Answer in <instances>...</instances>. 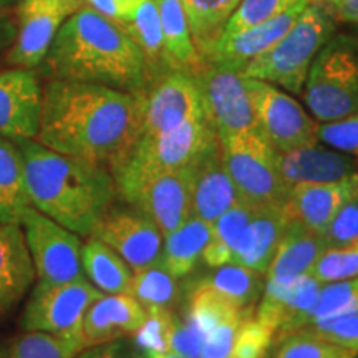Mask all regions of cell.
Instances as JSON below:
<instances>
[{
    "label": "cell",
    "mask_w": 358,
    "mask_h": 358,
    "mask_svg": "<svg viewBox=\"0 0 358 358\" xmlns=\"http://www.w3.org/2000/svg\"><path fill=\"white\" fill-rule=\"evenodd\" d=\"M29 208L24 156L15 141L0 136V224H20Z\"/></svg>",
    "instance_id": "4316f807"
},
{
    "label": "cell",
    "mask_w": 358,
    "mask_h": 358,
    "mask_svg": "<svg viewBox=\"0 0 358 358\" xmlns=\"http://www.w3.org/2000/svg\"><path fill=\"white\" fill-rule=\"evenodd\" d=\"M145 93L52 78L42 88L35 140L113 171L140 138Z\"/></svg>",
    "instance_id": "6da1fadb"
},
{
    "label": "cell",
    "mask_w": 358,
    "mask_h": 358,
    "mask_svg": "<svg viewBox=\"0 0 358 358\" xmlns=\"http://www.w3.org/2000/svg\"><path fill=\"white\" fill-rule=\"evenodd\" d=\"M241 0H181L191 37L206 62Z\"/></svg>",
    "instance_id": "4dcf8cb0"
},
{
    "label": "cell",
    "mask_w": 358,
    "mask_h": 358,
    "mask_svg": "<svg viewBox=\"0 0 358 358\" xmlns=\"http://www.w3.org/2000/svg\"><path fill=\"white\" fill-rule=\"evenodd\" d=\"M20 0H0V55L10 50L17 37V13L13 8L19 7Z\"/></svg>",
    "instance_id": "7dc6e473"
},
{
    "label": "cell",
    "mask_w": 358,
    "mask_h": 358,
    "mask_svg": "<svg viewBox=\"0 0 358 358\" xmlns=\"http://www.w3.org/2000/svg\"><path fill=\"white\" fill-rule=\"evenodd\" d=\"M317 140L358 159V111L334 122L317 123Z\"/></svg>",
    "instance_id": "b9f144b4"
},
{
    "label": "cell",
    "mask_w": 358,
    "mask_h": 358,
    "mask_svg": "<svg viewBox=\"0 0 358 358\" xmlns=\"http://www.w3.org/2000/svg\"><path fill=\"white\" fill-rule=\"evenodd\" d=\"M120 27L138 45L143 57H145L150 83L173 70L168 60L166 48H164L156 0H145L143 6L138 8V12L134 13L133 19Z\"/></svg>",
    "instance_id": "f546056e"
},
{
    "label": "cell",
    "mask_w": 358,
    "mask_h": 358,
    "mask_svg": "<svg viewBox=\"0 0 358 358\" xmlns=\"http://www.w3.org/2000/svg\"><path fill=\"white\" fill-rule=\"evenodd\" d=\"M307 3V0H303L261 25L250 27V29L231 35V37H221L204 64H214L243 73V70L254 58L262 55L272 45L279 42L282 35L292 27Z\"/></svg>",
    "instance_id": "d6986e66"
},
{
    "label": "cell",
    "mask_w": 358,
    "mask_h": 358,
    "mask_svg": "<svg viewBox=\"0 0 358 358\" xmlns=\"http://www.w3.org/2000/svg\"><path fill=\"white\" fill-rule=\"evenodd\" d=\"M252 206L239 201L231 209H227L216 222L211 224V237L201 257L206 267L214 268L232 261L236 245L252 216Z\"/></svg>",
    "instance_id": "d6a6232c"
},
{
    "label": "cell",
    "mask_w": 358,
    "mask_h": 358,
    "mask_svg": "<svg viewBox=\"0 0 358 358\" xmlns=\"http://www.w3.org/2000/svg\"><path fill=\"white\" fill-rule=\"evenodd\" d=\"M287 222L289 219L285 216L284 208L277 206L254 208L252 216L236 245L231 262L266 275Z\"/></svg>",
    "instance_id": "cb8c5ba5"
},
{
    "label": "cell",
    "mask_w": 358,
    "mask_h": 358,
    "mask_svg": "<svg viewBox=\"0 0 358 358\" xmlns=\"http://www.w3.org/2000/svg\"><path fill=\"white\" fill-rule=\"evenodd\" d=\"M322 282L312 272L290 279H266L254 317L274 330V343L306 329L315 307Z\"/></svg>",
    "instance_id": "2e32d148"
},
{
    "label": "cell",
    "mask_w": 358,
    "mask_h": 358,
    "mask_svg": "<svg viewBox=\"0 0 358 358\" xmlns=\"http://www.w3.org/2000/svg\"><path fill=\"white\" fill-rule=\"evenodd\" d=\"M335 20L358 25V0H332L329 6Z\"/></svg>",
    "instance_id": "681fc988"
},
{
    "label": "cell",
    "mask_w": 358,
    "mask_h": 358,
    "mask_svg": "<svg viewBox=\"0 0 358 358\" xmlns=\"http://www.w3.org/2000/svg\"><path fill=\"white\" fill-rule=\"evenodd\" d=\"M277 163L289 189L299 185L340 181L358 174L357 158L319 143L284 153L277 151Z\"/></svg>",
    "instance_id": "ffe728a7"
},
{
    "label": "cell",
    "mask_w": 358,
    "mask_h": 358,
    "mask_svg": "<svg viewBox=\"0 0 358 358\" xmlns=\"http://www.w3.org/2000/svg\"><path fill=\"white\" fill-rule=\"evenodd\" d=\"M241 201L224 166L221 143L191 164V216L213 224Z\"/></svg>",
    "instance_id": "44dd1931"
},
{
    "label": "cell",
    "mask_w": 358,
    "mask_h": 358,
    "mask_svg": "<svg viewBox=\"0 0 358 358\" xmlns=\"http://www.w3.org/2000/svg\"><path fill=\"white\" fill-rule=\"evenodd\" d=\"M275 345L277 350L274 358H355L358 355L350 348L329 342L303 330L287 335Z\"/></svg>",
    "instance_id": "8d00e7d4"
},
{
    "label": "cell",
    "mask_w": 358,
    "mask_h": 358,
    "mask_svg": "<svg viewBox=\"0 0 358 358\" xmlns=\"http://www.w3.org/2000/svg\"><path fill=\"white\" fill-rule=\"evenodd\" d=\"M143 2L145 0H83L85 6L118 25L131 20Z\"/></svg>",
    "instance_id": "bcb514c9"
},
{
    "label": "cell",
    "mask_w": 358,
    "mask_h": 358,
    "mask_svg": "<svg viewBox=\"0 0 358 358\" xmlns=\"http://www.w3.org/2000/svg\"><path fill=\"white\" fill-rule=\"evenodd\" d=\"M35 271L20 224H0V319L29 292Z\"/></svg>",
    "instance_id": "603a6c76"
},
{
    "label": "cell",
    "mask_w": 358,
    "mask_h": 358,
    "mask_svg": "<svg viewBox=\"0 0 358 358\" xmlns=\"http://www.w3.org/2000/svg\"><path fill=\"white\" fill-rule=\"evenodd\" d=\"M224 166L241 201L252 208H284L289 187L280 176L277 150L259 129L219 140Z\"/></svg>",
    "instance_id": "52a82bcc"
},
{
    "label": "cell",
    "mask_w": 358,
    "mask_h": 358,
    "mask_svg": "<svg viewBox=\"0 0 358 358\" xmlns=\"http://www.w3.org/2000/svg\"><path fill=\"white\" fill-rule=\"evenodd\" d=\"M201 347H203V338L198 330L181 315L174 313L169 350L182 358H201Z\"/></svg>",
    "instance_id": "f6af8a7d"
},
{
    "label": "cell",
    "mask_w": 358,
    "mask_h": 358,
    "mask_svg": "<svg viewBox=\"0 0 358 358\" xmlns=\"http://www.w3.org/2000/svg\"><path fill=\"white\" fill-rule=\"evenodd\" d=\"M257 128L279 153L315 145L317 122L299 101L264 80L244 77Z\"/></svg>",
    "instance_id": "30bf717a"
},
{
    "label": "cell",
    "mask_w": 358,
    "mask_h": 358,
    "mask_svg": "<svg viewBox=\"0 0 358 358\" xmlns=\"http://www.w3.org/2000/svg\"><path fill=\"white\" fill-rule=\"evenodd\" d=\"M334 30L332 12L319 3H307L279 42L254 58L241 75L264 80L299 95L313 58L334 37Z\"/></svg>",
    "instance_id": "277c9868"
},
{
    "label": "cell",
    "mask_w": 358,
    "mask_h": 358,
    "mask_svg": "<svg viewBox=\"0 0 358 358\" xmlns=\"http://www.w3.org/2000/svg\"><path fill=\"white\" fill-rule=\"evenodd\" d=\"M111 173L118 199L150 217L163 236L191 216V166L150 171L123 163Z\"/></svg>",
    "instance_id": "8992f818"
},
{
    "label": "cell",
    "mask_w": 358,
    "mask_h": 358,
    "mask_svg": "<svg viewBox=\"0 0 358 358\" xmlns=\"http://www.w3.org/2000/svg\"><path fill=\"white\" fill-rule=\"evenodd\" d=\"M156 6H158L161 32H163L164 48L171 69L198 73L204 62L192 42L181 0H156Z\"/></svg>",
    "instance_id": "83f0119b"
},
{
    "label": "cell",
    "mask_w": 358,
    "mask_h": 358,
    "mask_svg": "<svg viewBox=\"0 0 358 358\" xmlns=\"http://www.w3.org/2000/svg\"><path fill=\"white\" fill-rule=\"evenodd\" d=\"M30 203L80 237L92 232L118 199L113 173L103 164L62 155L37 140H19Z\"/></svg>",
    "instance_id": "3957f363"
},
{
    "label": "cell",
    "mask_w": 358,
    "mask_h": 358,
    "mask_svg": "<svg viewBox=\"0 0 358 358\" xmlns=\"http://www.w3.org/2000/svg\"><path fill=\"white\" fill-rule=\"evenodd\" d=\"M208 287L229 301L232 306L245 312H254L261 299L266 275L250 268L229 262L214 267L209 274L201 277Z\"/></svg>",
    "instance_id": "1f68e13d"
},
{
    "label": "cell",
    "mask_w": 358,
    "mask_h": 358,
    "mask_svg": "<svg viewBox=\"0 0 358 358\" xmlns=\"http://www.w3.org/2000/svg\"><path fill=\"white\" fill-rule=\"evenodd\" d=\"M358 313V277L322 284L308 325Z\"/></svg>",
    "instance_id": "d590c367"
},
{
    "label": "cell",
    "mask_w": 358,
    "mask_h": 358,
    "mask_svg": "<svg viewBox=\"0 0 358 358\" xmlns=\"http://www.w3.org/2000/svg\"><path fill=\"white\" fill-rule=\"evenodd\" d=\"M42 85L27 69L0 70V136L35 140L38 131Z\"/></svg>",
    "instance_id": "e0dca14e"
},
{
    "label": "cell",
    "mask_w": 358,
    "mask_h": 358,
    "mask_svg": "<svg viewBox=\"0 0 358 358\" xmlns=\"http://www.w3.org/2000/svg\"><path fill=\"white\" fill-rule=\"evenodd\" d=\"M327 249L345 248L358 239V196L348 201L322 232Z\"/></svg>",
    "instance_id": "7bdbcfd3"
},
{
    "label": "cell",
    "mask_w": 358,
    "mask_h": 358,
    "mask_svg": "<svg viewBox=\"0 0 358 358\" xmlns=\"http://www.w3.org/2000/svg\"><path fill=\"white\" fill-rule=\"evenodd\" d=\"M209 237L211 224L189 216L181 226L164 234L161 266L176 279L189 275L201 262Z\"/></svg>",
    "instance_id": "484cf974"
},
{
    "label": "cell",
    "mask_w": 358,
    "mask_h": 358,
    "mask_svg": "<svg viewBox=\"0 0 358 358\" xmlns=\"http://www.w3.org/2000/svg\"><path fill=\"white\" fill-rule=\"evenodd\" d=\"M83 274L101 294H129L133 268L95 237H87L82 248Z\"/></svg>",
    "instance_id": "f1b7e54d"
},
{
    "label": "cell",
    "mask_w": 358,
    "mask_h": 358,
    "mask_svg": "<svg viewBox=\"0 0 358 358\" xmlns=\"http://www.w3.org/2000/svg\"><path fill=\"white\" fill-rule=\"evenodd\" d=\"M146 320L136 334H133L131 350L143 353L169 352V340L174 322V310L151 308L146 310Z\"/></svg>",
    "instance_id": "f35d334b"
},
{
    "label": "cell",
    "mask_w": 358,
    "mask_h": 358,
    "mask_svg": "<svg viewBox=\"0 0 358 358\" xmlns=\"http://www.w3.org/2000/svg\"><path fill=\"white\" fill-rule=\"evenodd\" d=\"M327 250L324 237L302 224L289 221L266 272V279H290L312 272Z\"/></svg>",
    "instance_id": "d4e9b609"
},
{
    "label": "cell",
    "mask_w": 358,
    "mask_h": 358,
    "mask_svg": "<svg viewBox=\"0 0 358 358\" xmlns=\"http://www.w3.org/2000/svg\"><path fill=\"white\" fill-rule=\"evenodd\" d=\"M92 237L110 245L133 272L161 264L163 232L150 217L123 201L116 199L110 206Z\"/></svg>",
    "instance_id": "7c38bea8"
},
{
    "label": "cell",
    "mask_w": 358,
    "mask_h": 358,
    "mask_svg": "<svg viewBox=\"0 0 358 358\" xmlns=\"http://www.w3.org/2000/svg\"><path fill=\"white\" fill-rule=\"evenodd\" d=\"M194 75L206 113L216 128L219 140L259 129L244 77L239 71L204 64Z\"/></svg>",
    "instance_id": "5bb4252c"
},
{
    "label": "cell",
    "mask_w": 358,
    "mask_h": 358,
    "mask_svg": "<svg viewBox=\"0 0 358 358\" xmlns=\"http://www.w3.org/2000/svg\"><path fill=\"white\" fill-rule=\"evenodd\" d=\"M32 259L35 279L45 284H69L87 279L82 267V237L29 208L20 221Z\"/></svg>",
    "instance_id": "9c48e42d"
},
{
    "label": "cell",
    "mask_w": 358,
    "mask_h": 358,
    "mask_svg": "<svg viewBox=\"0 0 358 358\" xmlns=\"http://www.w3.org/2000/svg\"><path fill=\"white\" fill-rule=\"evenodd\" d=\"M358 196V174L334 182L299 185L289 189L284 213L307 229L322 234L348 201Z\"/></svg>",
    "instance_id": "ac0fdd59"
},
{
    "label": "cell",
    "mask_w": 358,
    "mask_h": 358,
    "mask_svg": "<svg viewBox=\"0 0 358 358\" xmlns=\"http://www.w3.org/2000/svg\"><path fill=\"white\" fill-rule=\"evenodd\" d=\"M322 284L358 277V239L345 248L327 249L312 268Z\"/></svg>",
    "instance_id": "ab89813d"
},
{
    "label": "cell",
    "mask_w": 358,
    "mask_h": 358,
    "mask_svg": "<svg viewBox=\"0 0 358 358\" xmlns=\"http://www.w3.org/2000/svg\"><path fill=\"white\" fill-rule=\"evenodd\" d=\"M146 308L129 294H101L83 319V345H100L136 334L145 324Z\"/></svg>",
    "instance_id": "7402d4cb"
},
{
    "label": "cell",
    "mask_w": 358,
    "mask_h": 358,
    "mask_svg": "<svg viewBox=\"0 0 358 358\" xmlns=\"http://www.w3.org/2000/svg\"><path fill=\"white\" fill-rule=\"evenodd\" d=\"M131 357L133 358H182L176 355L174 352H164V353H143V352H133L131 350Z\"/></svg>",
    "instance_id": "f907efd6"
},
{
    "label": "cell",
    "mask_w": 358,
    "mask_h": 358,
    "mask_svg": "<svg viewBox=\"0 0 358 358\" xmlns=\"http://www.w3.org/2000/svg\"><path fill=\"white\" fill-rule=\"evenodd\" d=\"M133 295L146 310L151 308H166L173 310L179 301L178 279L164 268L161 264L140 268L133 272L131 289Z\"/></svg>",
    "instance_id": "e575fe53"
},
{
    "label": "cell",
    "mask_w": 358,
    "mask_h": 358,
    "mask_svg": "<svg viewBox=\"0 0 358 358\" xmlns=\"http://www.w3.org/2000/svg\"><path fill=\"white\" fill-rule=\"evenodd\" d=\"M83 345L43 332H24L0 338V358H73Z\"/></svg>",
    "instance_id": "836d02e7"
},
{
    "label": "cell",
    "mask_w": 358,
    "mask_h": 358,
    "mask_svg": "<svg viewBox=\"0 0 358 358\" xmlns=\"http://www.w3.org/2000/svg\"><path fill=\"white\" fill-rule=\"evenodd\" d=\"M302 330L358 353V313L322 322V324L306 327Z\"/></svg>",
    "instance_id": "ee69618b"
},
{
    "label": "cell",
    "mask_w": 358,
    "mask_h": 358,
    "mask_svg": "<svg viewBox=\"0 0 358 358\" xmlns=\"http://www.w3.org/2000/svg\"><path fill=\"white\" fill-rule=\"evenodd\" d=\"M299 2H303V0H241L224 27L221 37H231V35L243 32L250 27L261 25L264 22L280 15L282 12L289 10Z\"/></svg>",
    "instance_id": "74e56055"
},
{
    "label": "cell",
    "mask_w": 358,
    "mask_h": 358,
    "mask_svg": "<svg viewBox=\"0 0 358 358\" xmlns=\"http://www.w3.org/2000/svg\"><path fill=\"white\" fill-rule=\"evenodd\" d=\"M275 334L254 315L245 317L237 329L232 358H267Z\"/></svg>",
    "instance_id": "60d3db41"
},
{
    "label": "cell",
    "mask_w": 358,
    "mask_h": 358,
    "mask_svg": "<svg viewBox=\"0 0 358 358\" xmlns=\"http://www.w3.org/2000/svg\"><path fill=\"white\" fill-rule=\"evenodd\" d=\"M73 358H133L131 343L120 338L113 342L100 343V345L85 347Z\"/></svg>",
    "instance_id": "c3c4849f"
},
{
    "label": "cell",
    "mask_w": 358,
    "mask_h": 358,
    "mask_svg": "<svg viewBox=\"0 0 358 358\" xmlns=\"http://www.w3.org/2000/svg\"><path fill=\"white\" fill-rule=\"evenodd\" d=\"M83 7V0H20L17 37L6 60L13 69L34 70L42 65L64 22Z\"/></svg>",
    "instance_id": "9a60e30c"
},
{
    "label": "cell",
    "mask_w": 358,
    "mask_h": 358,
    "mask_svg": "<svg viewBox=\"0 0 358 358\" xmlns=\"http://www.w3.org/2000/svg\"><path fill=\"white\" fill-rule=\"evenodd\" d=\"M100 295V290L87 279L69 284L37 280L22 310L20 330L57 335L83 345L85 313Z\"/></svg>",
    "instance_id": "ba28073f"
},
{
    "label": "cell",
    "mask_w": 358,
    "mask_h": 358,
    "mask_svg": "<svg viewBox=\"0 0 358 358\" xmlns=\"http://www.w3.org/2000/svg\"><path fill=\"white\" fill-rule=\"evenodd\" d=\"M355 358H358V355H357V357H355Z\"/></svg>",
    "instance_id": "f5cc1de1"
},
{
    "label": "cell",
    "mask_w": 358,
    "mask_h": 358,
    "mask_svg": "<svg viewBox=\"0 0 358 358\" xmlns=\"http://www.w3.org/2000/svg\"><path fill=\"white\" fill-rule=\"evenodd\" d=\"M203 115L208 113L196 75L171 70L146 90L140 138L159 136Z\"/></svg>",
    "instance_id": "4fadbf2b"
},
{
    "label": "cell",
    "mask_w": 358,
    "mask_h": 358,
    "mask_svg": "<svg viewBox=\"0 0 358 358\" xmlns=\"http://www.w3.org/2000/svg\"><path fill=\"white\" fill-rule=\"evenodd\" d=\"M52 78L146 93L145 57L115 22L80 7L60 27L43 60Z\"/></svg>",
    "instance_id": "7a4b0ae2"
},
{
    "label": "cell",
    "mask_w": 358,
    "mask_h": 358,
    "mask_svg": "<svg viewBox=\"0 0 358 358\" xmlns=\"http://www.w3.org/2000/svg\"><path fill=\"white\" fill-rule=\"evenodd\" d=\"M216 146V128L209 116L203 115L159 136L140 138L123 163L150 171H176L189 168Z\"/></svg>",
    "instance_id": "8fae6325"
},
{
    "label": "cell",
    "mask_w": 358,
    "mask_h": 358,
    "mask_svg": "<svg viewBox=\"0 0 358 358\" xmlns=\"http://www.w3.org/2000/svg\"><path fill=\"white\" fill-rule=\"evenodd\" d=\"M308 3H319V6H324L329 8L330 3H332V0H308Z\"/></svg>",
    "instance_id": "816d5d0a"
},
{
    "label": "cell",
    "mask_w": 358,
    "mask_h": 358,
    "mask_svg": "<svg viewBox=\"0 0 358 358\" xmlns=\"http://www.w3.org/2000/svg\"><path fill=\"white\" fill-rule=\"evenodd\" d=\"M302 95L317 123L358 111V43L345 35L330 38L313 58Z\"/></svg>",
    "instance_id": "5b68a950"
}]
</instances>
